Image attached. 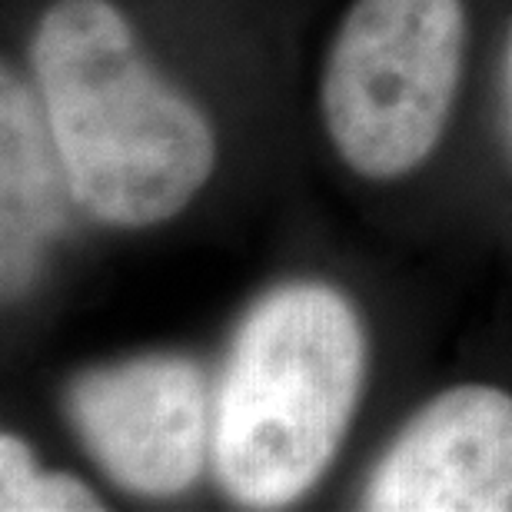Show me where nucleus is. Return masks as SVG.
<instances>
[{"label": "nucleus", "instance_id": "6e6552de", "mask_svg": "<svg viewBox=\"0 0 512 512\" xmlns=\"http://www.w3.org/2000/svg\"><path fill=\"white\" fill-rule=\"evenodd\" d=\"M509 114H512V44H509Z\"/></svg>", "mask_w": 512, "mask_h": 512}, {"label": "nucleus", "instance_id": "39448f33", "mask_svg": "<svg viewBox=\"0 0 512 512\" xmlns=\"http://www.w3.org/2000/svg\"><path fill=\"white\" fill-rule=\"evenodd\" d=\"M376 512L512 509V396L456 386L436 396L386 449L366 486Z\"/></svg>", "mask_w": 512, "mask_h": 512}, {"label": "nucleus", "instance_id": "7ed1b4c3", "mask_svg": "<svg viewBox=\"0 0 512 512\" xmlns=\"http://www.w3.org/2000/svg\"><path fill=\"white\" fill-rule=\"evenodd\" d=\"M463 54V0H356L323 70L340 157L370 180L416 170L446 130Z\"/></svg>", "mask_w": 512, "mask_h": 512}, {"label": "nucleus", "instance_id": "0eeeda50", "mask_svg": "<svg viewBox=\"0 0 512 512\" xmlns=\"http://www.w3.org/2000/svg\"><path fill=\"white\" fill-rule=\"evenodd\" d=\"M0 509L4 512H77L100 509L97 496L67 473H44L24 439H0Z\"/></svg>", "mask_w": 512, "mask_h": 512}, {"label": "nucleus", "instance_id": "423d86ee", "mask_svg": "<svg viewBox=\"0 0 512 512\" xmlns=\"http://www.w3.org/2000/svg\"><path fill=\"white\" fill-rule=\"evenodd\" d=\"M67 177L40 104L24 84L4 77L0 94V266L10 293L37 273L47 240L64 220Z\"/></svg>", "mask_w": 512, "mask_h": 512}, {"label": "nucleus", "instance_id": "20e7f679", "mask_svg": "<svg viewBox=\"0 0 512 512\" xmlns=\"http://www.w3.org/2000/svg\"><path fill=\"white\" fill-rule=\"evenodd\" d=\"M70 419L107 476L137 496H177L213 453V403L190 360L147 356L87 373Z\"/></svg>", "mask_w": 512, "mask_h": 512}, {"label": "nucleus", "instance_id": "f03ea898", "mask_svg": "<svg viewBox=\"0 0 512 512\" xmlns=\"http://www.w3.org/2000/svg\"><path fill=\"white\" fill-rule=\"evenodd\" d=\"M363 330L323 283L253 306L213 399V466L240 506L280 509L326 473L363 386Z\"/></svg>", "mask_w": 512, "mask_h": 512}, {"label": "nucleus", "instance_id": "f257e3e1", "mask_svg": "<svg viewBox=\"0 0 512 512\" xmlns=\"http://www.w3.org/2000/svg\"><path fill=\"white\" fill-rule=\"evenodd\" d=\"M34 80L70 197L104 223H163L210 180V124L147 67L107 0H57L40 17Z\"/></svg>", "mask_w": 512, "mask_h": 512}]
</instances>
